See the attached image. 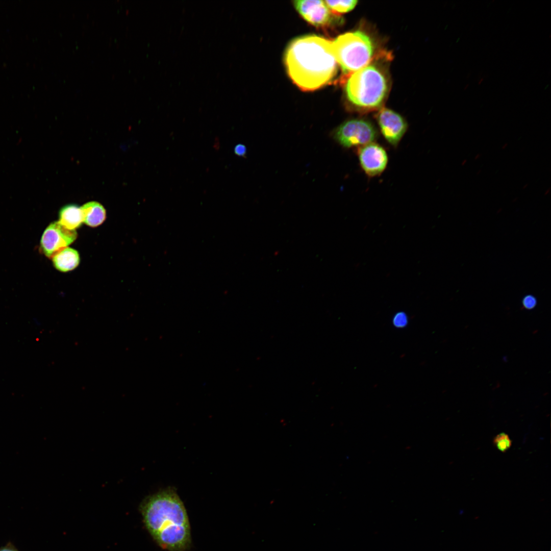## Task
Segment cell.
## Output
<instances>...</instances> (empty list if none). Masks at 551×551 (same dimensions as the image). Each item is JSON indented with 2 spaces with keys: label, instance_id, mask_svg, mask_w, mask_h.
Returning <instances> with one entry per match:
<instances>
[{
  "label": "cell",
  "instance_id": "1",
  "mask_svg": "<svg viewBox=\"0 0 551 551\" xmlns=\"http://www.w3.org/2000/svg\"><path fill=\"white\" fill-rule=\"evenodd\" d=\"M140 511L147 531L162 549L185 551L190 547L188 516L174 488L169 487L146 497Z\"/></svg>",
  "mask_w": 551,
  "mask_h": 551
},
{
  "label": "cell",
  "instance_id": "2",
  "mask_svg": "<svg viewBox=\"0 0 551 551\" xmlns=\"http://www.w3.org/2000/svg\"><path fill=\"white\" fill-rule=\"evenodd\" d=\"M287 71L294 83L306 91L330 82L337 72L332 41L314 35L298 37L288 46L285 57Z\"/></svg>",
  "mask_w": 551,
  "mask_h": 551
},
{
  "label": "cell",
  "instance_id": "3",
  "mask_svg": "<svg viewBox=\"0 0 551 551\" xmlns=\"http://www.w3.org/2000/svg\"><path fill=\"white\" fill-rule=\"evenodd\" d=\"M388 90V79L384 70L371 63L349 74L345 85L349 107L362 113L381 108Z\"/></svg>",
  "mask_w": 551,
  "mask_h": 551
},
{
  "label": "cell",
  "instance_id": "4",
  "mask_svg": "<svg viewBox=\"0 0 551 551\" xmlns=\"http://www.w3.org/2000/svg\"><path fill=\"white\" fill-rule=\"evenodd\" d=\"M332 48L343 72L350 74L369 64L375 51L370 37L361 31L338 36L332 41Z\"/></svg>",
  "mask_w": 551,
  "mask_h": 551
},
{
  "label": "cell",
  "instance_id": "5",
  "mask_svg": "<svg viewBox=\"0 0 551 551\" xmlns=\"http://www.w3.org/2000/svg\"><path fill=\"white\" fill-rule=\"evenodd\" d=\"M379 133L370 120L364 118L346 120L332 132L334 140L346 148H356L375 142Z\"/></svg>",
  "mask_w": 551,
  "mask_h": 551
},
{
  "label": "cell",
  "instance_id": "6",
  "mask_svg": "<svg viewBox=\"0 0 551 551\" xmlns=\"http://www.w3.org/2000/svg\"><path fill=\"white\" fill-rule=\"evenodd\" d=\"M375 119L379 134L390 146L397 147L409 127L405 118L394 110L382 107L377 113Z\"/></svg>",
  "mask_w": 551,
  "mask_h": 551
},
{
  "label": "cell",
  "instance_id": "7",
  "mask_svg": "<svg viewBox=\"0 0 551 551\" xmlns=\"http://www.w3.org/2000/svg\"><path fill=\"white\" fill-rule=\"evenodd\" d=\"M359 165L368 178L381 176L387 168L388 155L385 148L373 142L356 149Z\"/></svg>",
  "mask_w": 551,
  "mask_h": 551
},
{
  "label": "cell",
  "instance_id": "8",
  "mask_svg": "<svg viewBox=\"0 0 551 551\" xmlns=\"http://www.w3.org/2000/svg\"><path fill=\"white\" fill-rule=\"evenodd\" d=\"M75 230H70L59 221L50 224L43 232L41 239V249L45 255L53 257L67 247L77 238Z\"/></svg>",
  "mask_w": 551,
  "mask_h": 551
},
{
  "label": "cell",
  "instance_id": "9",
  "mask_svg": "<svg viewBox=\"0 0 551 551\" xmlns=\"http://www.w3.org/2000/svg\"><path fill=\"white\" fill-rule=\"evenodd\" d=\"M294 5L301 16L310 24L327 27L334 20L335 15L322 1H295Z\"/></svg>",
  "mask_w": 551,
  "mask_h": 551
},
{
  "label": "cell",
  "instance_id": "10",
  "mask_svg": "<svg viewBox=\"0 0 551 551\" xmlns=\"http://www.w3.org/2000/svg\"><path fill=\"white\" fill-rule=\"evenodd\" d=\"M78 252L71 248L66 247L53 257L54 266L58 270L67 272L76 268L80 263Z\"/></svg>",
  "mask_w": 551,
  "mask_h": 551
},
{
  "label": "cell",
  "instance_id": "11",
  "mask_svg": "<svg viewBox=\"0 0 551 551\" xmlns=\"http://www.w3.org/2000/svg\"><path fill=\"white\" fill-rule=\"evenodd\" d=\"M58 221L66 228L70 230H75L83 222V215L81 207L74 204L65 206L59 212Z\"/></svg>",
  "mask_w": 551,
  "mask_h": 551
},
{
  "label": "cell",
  "instance_id": "12",
  "mask_svg": "<svg viewBox=\"0 0 551 551\" xmlns=\"http://www.w3.org/2000/svg\"><path fill=\"white\" fill-rule=\"evenodd\" d=\"M81 209L83 215V222L87 225L95 227L101 224L106 219L104 207L96 202H90L84 204Z\"/></svg>",
  "mask_w": 551,
  "mask_h": 551
},
{
  "label": "cell",
  "instance_id": "13",
  "mask_svg": "<svg viewBox=\"0 0 551 551\" xmlns=\"http://www.w3.org/2000/svg\"><path fill=\"white\" fill-rule=\"evenodd\" d=\"M326 5L334 12L345 13L350 11L356 6L357 1H325Z\"/></svg>",
  "mask_w": 551,
  "mask_h": 551
},
{
  "label": "cell",
  "instance_id": "14",
  "mask_svg": "<svg viewBox=\"0 0 551 551\" xmlns=\"http://www.w3.org/2000/svg\"><path fill=\"white\" fill-rule=\"evenodd\" d=\"M493 444L499 451L505 453L512 445V441L509 435L505 433H500L495 436Z\"/></svg>",
  "mask_w": 551,
  "mask_h": 551
},
{
  "label": "cell",
  "instance_id": "15",
  "mask_svg": "<svg viewBox=\"0 0 551 551\" xmlns=\"http://www.w3.org/2000/svg\"><path fill=\"white\" fill-rule=\"evenodd\" d=\"M537 300L536 298L532 294L525 295L522 298V305L524 308L527 310H532L537 305Z\"/></svg>",
  "mask_w": 551,
  "mask_h": 551
},
{
  "label": "cell",
  "instance_id": "16",
  "mask_svg": "<svg viewBox=\"0 0 551 551\" xmlns=\"http://www.w3.org/2000/svg\"><path fill=\"white\" fill-rule=\"evenodd\" d=\"M393 322L396 327H404L408 322V318L406 314L403 312L396 313L393 320Z\"/></svg>",
  "mask_w": 551,
  "mask_h": 551
},
{
  "label": "cell",
  "instance_id": "17",
  "mask_svg": "<svg viewBox=\"0 0 551 551\" xmlns=\"http://www.w3.org/2000/svg\"><path fill=\"white\" fill-rule=\"evenodd\" d=\"M234 153L238 156L245 157L247 149L246 146L241 143L237 144L234 149Z\"/></svg>",
  "mask_w": 551,
  "mask_h": 551
},
{
  "label": "cell",
  "instance_id": "18",
  "mask_svg": "<svg viewBox=\"0 0 551 551\" xmlns=\"http://www.w3.org/2000/svg\"><path fill=\"white\" fill-rule=\"evenodd\" d=\"M0 551H19L16 547L11 542H9L3 546L0 547Z\"/></svg>",
  "mask_w": 551,
  "mask_h": 551
},
{
  "label": "cell",
  "instance_id": "19",
  "mask_svg": "<svg viewBox=\"0 0 551 551\" xmlns=\"http://www.w3.org/2000/svg\"><path fill=\"white\" fill-rule=\"evenodd\" d=\"M550 188H548V189H547V190H546V191H545V193H544V195H547V194H548V193H549V192H550Z\"/></svg>",
  "mask_w": 551,
  "mask_h": 551
},
{
  "label": "cell",
  "instance_id": "20",
  "mask_svg": "<svg viewBox=\"0 0 551 551\" xmlns=\"http://www.w3.org/2000/svg\"><path fill=\"white\" fill-rule=\"evenodd\" d=\"M481 156V155L480 154H478L475 156L474 159L477 160L479 158H480Z\"/></svg>",
  "mask_w": 551,
  "mask_h": 551
},
{
  "label": "cell",
  "instance_id": "21",
  "mask_svg": "<svg viewBox=\"0 0 551 551\" xmlns=\"http://www.w3.org/2000/svg\"><path fill=\"white\" fill-rule=\"evenodd\" d=\"M466 162H467V160H466V159H465V160H463V161H462V163H461V165H462V166H463V165H465V164L466 163Z\"/></svg>",
  "mask_w": 551,
  "mask_h": 551
},
{
  "label": "cell",
  "instance_id": "22",
  "mask_svg": "<svg viewBox=\"0 0 551 551\" xmlns=\"http://www.w3.org/2000/svg\"><path fill=\"white\" fill-rule=\"evenodd\" d=\"M507 146H508V143H505V144H504V145H503V146H502V148L503 149H505V148H506L507 147Z\"/></svg>",
  "mask_w": 551,
  "mask_h": 551
},
{
  "label": "cell",
  "instance_id": "23",
  "mask_svg": "<svg viewBox=\"0 0 551 551\" xmlns=\"http://www.w3.org/2000/svg\"><path fill=\"white\" fill-rule=\"evenodd\" d=\"M528 186V184H525V185H524V186H523V188H523V189H524L527 188V187Z\"/></svg>",
  "mask_w": 551,
  "mask_h": 551
},
{
  "label": "cell",
  "instance_id": "24",
  "mask_svg": "<svg viewBox=\"0 0 551 551\" xmlns=\"http://www.w3.org/2000/svg\"><path fill=\"white\" fill-rule=\"evenodd\" d=\"M481 169L479 170L477 172V174L479 175L480 174V173H481Z\"/></svg>",
  "mask_w": 551,
  "mask_h": 551
}]
</instances>
